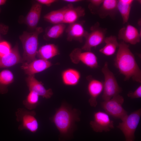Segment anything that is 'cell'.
I'll return each instance as SVG.
<instances>
[{
	"label": "cell",
	"mask_w": 141,
	"mask_h": 141,
	"mask_svg": "<svg viewBox=\"0 0 141 141\" xmlns=\"http://www.w3.org/2000/svg\"><path fill=\"white\" fill-rule=\"evenodd\" d=\"M114 60L115 66L127 81L132 78L133 81L141 83V70L129 46L123 41L119 43Z\"/></svg>",
	"instance_id": "1"
},
{
	"label": "cell",
	"mask_w": 141,
	"mask_h": 141,
	"mask_svg": "<svg viewBox=\"0 0 141 141\" xmlns=\"http://www.w3.org/2000/svg\"><path fill=\"white\" fill-rule=\"evenodd\" d=\"M80 112L64 103L56 110L50 119L60 132L62 141L71 137L74 130L75 123L80 121Z\"/></svg>",
	"instance_id": "2"
},
{
	"label": "cell",
	"mask_w": 141,
	"mask_h": 141,
	"mask_svg": "<svg viewBox=\"0 0 141 141\" xmlns=\"http://www.w3.org/2000/svg\"><path fill=\"white\" fill-rule=\"evenodd\" d=\"M43 31L40 27H36L32 32L24 31L19 37L22 45L23 63H29L36 59L38 46V37Z\"/></svg>",
	"instance_id": "3"
},
{
	"label": "cell",
	"mask_w": 141,
	"mask_h": 141,
	"mask_svg": "<svg viewBox=\"0 0 141 141\" xmlns=\"http://www.w3.org/2000/svg\"><path fill=\"white\" fill-rule=\"evenodd\" d=\"M102 71L104 77L102 98L104 101H107L119 94L122 92V89L119 86L114 74L109 69L107 62H105Z\"/></svg>",
	"instance_id": "4"
},
{
	"label": "cell",
	"mask_w": 141,
	"mask_h": 141,
	"mask_svg": "<svg viewBox=\"0 0 141 141\" xmlns=\"http://www.w3.org/2000/svg\"><path fill=\"white\" fill-rule=\"evenodd\" d=\"M141 116V109L139 108L128 115L117 127L124 134L125 141H134V133L139 122Z\"/></svg>",
	"instance_id": "5"
},
{
	"label": "cell",
	"mask_w": 141,
	"mask_h": 141,
	"mask_svg": "<svg viewBox=\"0 0 141 141\" xmlns=\"http://www.w3.org/2000/svg\"><path fill=\"white\" fill-rule=\"evenodd\" d=\"M124 97L119 94L110 100L101 102V105L105 112L115 118L123 120L128 115V113L122 106Z\"/></svg>",
	"instance_id": "6"
},
{
	"label": "cell",
	"mask_w": 141,
	"mask_h": 141,
	"mask_svg": "<svg viewBox=\"0 0 141 141\" xmlns=\"http://www.w3.org/2000/svg\"><path fill=\"white\" fill-rule=\"evenodd\" d=\"M36 115L35 111H28L24 108H19L15 112L16 120L21 122V124L18 129L21 131L27 130L30 132L35 133L38 130L39 124L35 117Z\"/></svg>",
	"instance_id": "7"
},
{
	"label": "cell",
	"mask_w": 141,
	"mask_h": 141,
	"mask_svg": "<svg viewBox=\"0 0 141 141\" xmlns=\"http://www.w3.org/2000/svg\"><path fill=\"white\" fill-rule=\"evenodd\" d=\"M90 30L85 38V42L81 49L85 51H91L92 48L104 43L106 37L107 29L100 27L98 22L91 27Z\"/></svg>",
	"instance_id": "8"
},
{
	"label": "cell",
	"mask_w": 141,
	"mask_h": 141,
	"mask_svg": "<svg viewBox=\"0 0 141 141\" xmlns=\"http://www.w3.org/2000/svg\"><path fill=\"white\" fill-rule=\"evenodd\" d=\"M91 127L96 132L110 131L114 128V122L105 112L98 111L94 112L93 119L90 123Z\"/></svg>",
	"instance_id": "9"
},
{
	"label": "cell",
	"mask_w": 141,
	"mask_h": 141,
	"mask_svg": "<svg viewBox=\"0 0 141 141\" xmlns=\"http://www.w3.org/2000/svg\"><path fill=\"white\" fill-rule=\"evenodd\" d=\"M70 59L75 64L81 62L87 66L92 68L98 67L97 58L91 51L82 52L79 48L74 49L69 55Z\"/></svg>",
	"instance_id": "10"
},
{
	"label": "cell",
	"mask_w": 141,
	"mask_h": 141,
	"mask_svg": "<svg viewBox=\"0 0 141 141\" xmlns=\"http://www.w3.org/2000/svg\"><path fill=\"white\" fill-rule=\"evenodd\" d=\"M118 36L119 39L126 43L134 45L140 41L141 33L136 28L130 24L121 28Z\"/></svg>",
	"instance_id": "11"
},
{
	"label": "cell",
	"mask_w": 141,
	"mask_h": 141,
	"mask_svg": "<svg viewBox=\"0 0 141 141\" xmlns=\"http://www.w3.org/2000/svg\"><path fill=\"white\" fill-rule=\"evenodd\" d=\"M25 80L29 91L34 92L46 99L50 98L53 95L52 89H46L42 82L36 79L35 74L28 75Z\"/></svg>",
	"instance_id": "12"
},
{
	"label": "cell",
	"mask_w": 141,
	"mask_h": 141,
	"mask_svg": "<svg viewBox=\"0 0 141 141\" xmlns=\"http://www.w3.org/2000/svg\"><path fill=\"white\" fill-rule=\"evenodd\" d=\"M87 90L90 96L89 102L91 107H96L97 104V99L103 90V82L88 76Z\"/></svg>",
	"instance_id": "13"
},
{
	"label": "cell",
	"mask_w": 141,
	"mask_h": 141,
	"mask_svg": "<svg viewBox=\"0 0 141 141\" xmlns=\"http://www.w3.org/2000/svg\"><path fill=\"white\" fill-rule=\"evenodd\" d=\"M52 64L48 60L41 59H36L30 63H23L21 68L28 75H34L35 74L43 71L48 68Z\"/></svg>",
	"instance_id": "14"
},
{
	"label": "cell",
	"mask_w": 141,
	"mask_h": 141,
	"mask_svg": "<svg viewBox=\"0 0 141 141\" xmlns=\"http://www.w3.org/2000/svg\"><path fill=\"white\" fill-rule=\"evenodd\" d=\"M66 30L67 39L69 41L75 40L82 42L88 33L85 30L83 24L79 22L69 24Z\"/></svg>",
	"instance_id": "15"
},
{
	"label": "cell",
	"mask_w": 141,
	"mask_h": 141,
	"mask_svg": "<svg viewBox=\"0 0 141 141\" xmlns=\"http://www.w3.org/2000/svg\"><path fill=\"white\" fill-rule=\"evenodd\" d=\"M64 8V24H70L75 23L85 15L84 9L80 6L74 7L70 4Z\"/></svg>",
	"instance_id": "16"
},
{
	"label": "cell",
	"mask_w": 141,
	"mask_h": 141,
	"mask_svg": "<svg viewBox=\"0 0 141 141\" xmlns=\"http://www.w3.org/2000/svg\"><path fill=\"white\" fill-rule=\"evenodd\" d=\"M22 63H23V61L19 52L17 45L11 49L8 54L0 57V68L9 67Z\"/></svg>",
	"instance_id": "17"
},
{
	"label": "cell",
	"mask_w": 141,
	"mask_h": 141,
	"mask_svg": "<svg viewBox=\"0 0 141 141\" xmlns=\"http://www.w3.org/2000/svg\"><path fill=\"white\" fill-rule=\"evenodd\" d=\"M117 3L116 0H103L97 14L101 19L108 16L114 19L118 11Z\"/></svg>",
	"instance_id": "18"
},
{
	"label": "cell",
	"mask_w": 141,
	"mask_h": 141,
	"mask_svg": "<svg viewBox=\"0 0 141 141\" xmlns=\"http://www.w3.org/2000/svg\"><path fill=\"white\" fill-rule=\"evenodd\" d=\"M41 4H33L25 18V22L29 27L35 29L39 20L42 10Z\"/></svg>",
	"instance_id": "19"
},
{
	"label": "cell",
	"mask_w": 141,
	"mask_h": 141,
	"mask_svg": "<svg viewBox=\"0 0 141 141\" xmlns=\"http://www.w3.org/2000/svg\"><path fill=\"white\" fill-rule=\"evenodd\" d=\"M59 54L57 46L53 44L43 45L37 51V55L39 59L48 60Z\"/></svg>",
	"instance_id": "20"
},
{
	"label": "cell",
	"mask_w": 141,
	"mask_h": 141,
	"mask_svg": "<svg viewBox=\"0 0 141 141\" xmlns=\"http://www.w3.org/2000/svg\"><path fill=\"white\" fill-rule=\"evenodd\" d=\"M105 46L100 49L99 51L106 56H111L115 53L119 45L116 37L111 35L106 37L104 42Z\"/></svg>",
	"instance_id": "21"
},
{
	"label": "cell",
	"mask_w": 141,
	"mask_h": 141,
	"mask_svg": "<svg viewBox=\"0 0 141 141\" xmlns=\"http://www.w3.org/2000/svg\"><path fill=\"white\" fill-rule=\"evenodd\" d=\"M133 0H118L117 9L122 19L123 24L127 22L130 16Z\"/></svg>",
	"instance_id": "22"
},
{
	"label": "cell",
	"mask_w": 141,
	"mask_h": 141,
	"mask_svg": "<svg viewBox=\"0 0 141 141\" xmlns=\"http://www.w3.org/2000/svg\"><path fill=\"white\" fill-rule=\"evenodd\" d=\"M14 77L10 70L4 69L0 72V93L4 94L8 91V87L14 81Z\"/></svg>",
	"instance_id": "23"
},
{
	"label": "cell",
	"mask_w": 141,
	"mask_h": 141,
	"mask_svg": "<svg viewBox=\"0 0 141 141\" xmlns=\"http://www.w3.org/2000/svg\"><path fill=\"white\" fill-rule=\"evenodd\" d=\"M80 78V74L78 71L69 69L64 71L62 74L63 81L67 85H73L77 84Z\"/></svg>",
	"instance_id": "24"
},
{
	"label": "cell",
	"mask_w": 141,
	"mask_h": 141,
	"mask_svg": "<svg viewBox=\"0 0 141 141\" xmlns=\"http://www.w3.org/2000/svg\"><path fill=\"white\" fill-rule=\"evenodd\" d=\"M64 8L51 11L44 16L45 20L54 25L63 24Z\"/></svg>",
	"instance_id": "25"
},
{
	"label": "cell",
	"mask_w": 141,
	"mask_h": 141,
	"mask_svg": "<svg viewBox=\"0 0 141 141\" xmlns=\"http://www.w3.org/2000/svg\"><path fill=\"white\" fill-rule=\"evenodd\" d=\"M66 29L64 24L54 25L49 28L47 31L44 37L46 39H56L61 36Z\"/></svg>",
	"instance_id": "26"
},
{
	"label": "cell",
	"mask_w": 141,
	"mask_h": 141,
	"mask_svg": "<svg viewBox=\"0 0 141 141\" xmlns=\"http://www.w3.org/2000/svg\"><path fill=\"white\" fill-rule=\"evenodd\" d=\"M39 96L35 92L30 91L26 99L23 102L25 107L29 110L35 109L39 103Z\"/></svg>",
	"instance_id": "27"
},
{
	"label": "cell",
	"mask_w": 141,
	"mask_h": 141,
	"mask_svg": "<svg viewBox=\"0 0 141 141\" xmlns=\"http://www.w3.org/2000/svg\"><path fill=\"white\" fill-rule=\"evenodd\" d=\"M103 0H90L89 8L92 14H97L98 11Z\"/></svg>",
	"instance_id": "28"
},
{
	"label": "cell",
	"mask_w": 141,
	"mask_h": 141,
	"mask_svg": "<svg viewBox=\"0 0 141 141\" xmlns=\"http://www.w3.org/2000/svg\"><path fill=\"white\" fill-rule=\"evenodd\" d=\"M11 50L10 45L8 42L5 41L0 42V57L8 54Z\"/></svg>",
	"instance_id": "29"
},
{
	"label": "cell",
	"mask_w": 141,
	"mask_h": 141,
	"mask_svg": "<svg viewBox=\"0 0 141 141\" xmlns=\"http://www.w3.org/2000/svg\"><path fill=\"white\" fill-rule=\"evenodd\" d=\"M127 96L131 99L140 98L141 97V85H139L134 91H129Z\"/></svg>",
	"instance_id": "30"
},
{
	"label": "cell",
	"mask_w": 141,
	"mask_h": 141,
	"mask_svg": "<svg viewBox=\"0 0 141 141\" xmlns=\"http://www.w3.org/2000/svg\"><path fill=\"white\" fill-rule=\"evenodd\" d=\"M38 3L47 6H50L52 4L55 2V0H37V1Z\"/></svg>",
	"instance_id": "31"
},
{
	"label": "cell",
	"mask_w": 141,
	"mask_h": 141,
	"mask_svg": "<svg viewBox=\"0 0 141 141\" xmlns=\"http://www.w3.org/2000/svg\"><path fill=\"white\" fill-rule=\"evenodd\" d=\"M64 2L69 3H75L79 2L81 1V0H64Z\"/></svg>",
	"instance_id": "32"
},
{
	"label": "cell",
	"mask_w": 141,
	"mask_h": 141,
	"mask_svg": "<svg viewBox=\"0 0 141 141\" xmlns=\"http://www.w3.org/2000/svg\"><path fill=\"white\" fill-rule=\"evenodd\" d=\"M6 0H0V5H3L6 3Z\"/></svg>",
	"instance_id": "33"
},
{
	"label": "cell",
	"mask_w": 141,
	"mask_h": 141,
	"mask_svg": "<svg viewBox=\"0 0 141 141\" xmlns=\"http://www.w3.org/2000/svg\"><path fill=\"white\" fill-rule=\"evenodd\" d=\"M141 19H139L138 22V24L139 26H141Z\"/></svg>",
	"instance_id": "34"
}]
</instances>
